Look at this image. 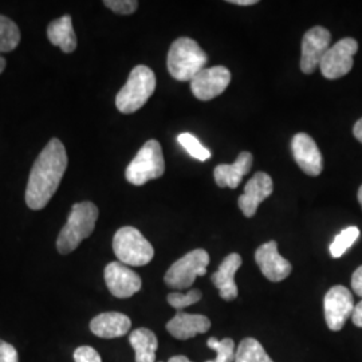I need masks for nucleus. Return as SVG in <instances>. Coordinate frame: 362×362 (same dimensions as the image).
<instances>
[{
  "mask_svg": "<svg viewBox=\"0 0 362 362\" xmlns=\"http://www.w3.org/2000/svg\"><path fill=\"white\" fill-rule=\"evenodd\" d=\"M67 168L65 145L52 139L39 153L27 182L26 203L28 208L39 211L49 204L57 192Z\"/></svg>",
  "mask_w": 362,
  "mask_h": 362,
  "instance_id": "nucleus-1",
  "label": "nucleus"
},
{
  "mask_svg": "<svg viewBox=\"0 0 362 362\" xmlns=\"http://www.w3.org/2000/svg\"><path fill=\"white\" fill-rule=\"evenodd\" d=\"M98 219V208L91 202H81L74 204L67 218L65 227L57 239V250L67 255L73 252L86 238H89Z\"/></svg>",
  "mask_w": 362,
  "mask_h": 362,
  "instance_id": "nucleus-2",
  "label": "nucleus"
},
{
  "mask_svg": "<svg viewBox=\"0 0 362 362\" xmlns=\"http://www.w3.org/2000/svg\"><path fill=\"white\" fill-rule=\"evenodd\" d=\"M207 54L191 38L176 39L168 52L169 74L176 81L191 82L207 65Z\"/></svg>",
  "mask_w": 362,
  "mask_h": 362,
  "instance_id": "nucleus-3",
  "label": "nucleus"
},
{
  "mask_svg": "<svg viewBox=\"0 0 362 362\" xmlns=\"http://www.w3.org/2000/svg\"><path fill=\"white\" fill-rule=\"evenodd\" d=\"M156 89L155 73L148 66H136L116 97L117 109L124 115L140 110L152 97Z\"/></svg>",
  "mask_w": 362,
  "mask_h": 362,
  "instance_id": "nucleus-4",
  "label": "nucleus"
},
{
  "mask_svg": "<svg viewBox=\"0 0 362 362\" xmlns=\"http://www.w3.org/2000/svg\"><path fill=\"white\" fill-rule=\"evenodd\" d=\"M113 250L118 262L125 266L140 267L155 257V248L134 227H122L113 238Z\"/></svg>",
  "mask_w": 362,
  "mask_h": 362,
  "instance_id": "nucleus-5",
  "label": "nucleus"
},
{
  "mask_svg": "<svg viewBox=\"0 0 362 362\" xmlns=\"http://www.w3.org/2000/svg\"><path fill=\"white\" fill-rule=\"evenodd\" d=\"M165 161L161 145L157 140H149L144 144L136 157L130 161L125 176L133 185H144L148 181L155 180L164 175Z\"/></svg>",
  "mask_w": 362,
  "mask_h": 362,
  "instance_id": "nucleus-6",
  "label": "nucleus"
},
{
  "mask_svg": "<svg viewBox=\"0 0 362 362\" xmlns=\"http://www.w3.org/2000/svg\"><path fill=\"white\" fill-rule=\"evenodd\" d=\"M209 255L206 250L197 248L176 260L164 276L165 284L173 290H187L194 285L197 276L207 274Z\"/></svg>",
  "mask_w": 362,
  "mask_h": 362,
  "instance_id": "nucleus-7",
  "label": "nucleus"
},
{
  "mask_svg": "<svg viewBox=\"0 0 362 362\" xmlns=\"http://www.w3.org/2000/svg\"><path fill=\"white\" fill-rule=\"evenodd\" d=\"M358 52V43L353 38H344L332 46L320 64L322 76L327 79H338L349 74L353 67V57Z\"/></svg>",
  "mask_w": 362,
  "mask_h": 362,
  "instance_id": "nucleus-8",
  "label": "nucleus"
},
{
  "mask_svg": "<svg viewBox=\"0 0 362 362\" xmlns=\"http://www.w3.org/2000/svg\"><path fill=\"white\" fill-rule=\"evenodd\" d=\"M353 296L345 286L332 287L324 299L325 318L330 330L339 332L354 310Z\"/></svg>",
  "mask_w": 362,
  "mask_h": 362,
  "instance_id": "nucleus-9",
  "label": "nucleus"
},
{
  "mask_svg": "<svg viewBox=\"0 0 362 362\" xmlns=\"http://www.w3.org/2000/svg\"><path fill=\"white\" fill-rule=\"evenodd\" d=\"M330 42L332 34L325 27H313L303 35L300 70L305 74H313L320 67L325 54L330 49Z\"/></svg>",
  "mask_w": 362,
  "mask_h": 362,
  "instance_id": "nucleus-10",
  "label": "nucleus"
},
{
  "mask_svg": "<svg viewBox=\"0 0 362 362\" xmlns=\"http://www.w3.org/2000/svg\"><path fill=\"white\" fill-rule=\"evenodd\" d=\"M231 82V73L224 66H215L203 69L191 81V89L194 97L200 101H211L228 88Z\"/></svg>",
  "mask_w": 362,
  "mask_h": 362,
  "instance_id": "nucleus-11",
  "label": "nucleus"
},
{
  "mask_svg": "<svg viewBox=\"0 0 362 362\" xmlns=\"http://www.w3.org/2000/svg\"><path fill=\"white\" fill-rule=\"evenodd\" d=\"M105 282L109 291L117 298H130L141 290L143 281L139 274L121 262H112L105 269Z\"/></svg>",
  "mask_w": 362,
  "mask_h": 362,
  "instance_id": "nucleus-12",
  "label": "nucleus"
},
{
  "mask_svg": "<svg viewBox=\"0 0 362 362\" xmlns=\"http://www.w3.org/2000/svg\"><path fill=\"white\" fill-rule=\"evenodd\" d=\"M255 260L262 274L272 282H281L291 274V263L284 258L276 242H267L259 247L255 252Z\"/></svg>",
  "mask_w": 362,
  "mask_h": 362,
  "instance_id": "nucleus-13",
  "label": "nucleus"
},
{
  "mask_svg": "<svg viewBox=\"0 0 362 362\" xmlns=\"http://www.w3.org/2000/svg\"><path fill=\"white\" fill-rule=\"evenodd\" d=\"M298 167L309 176H318L324 169V158L315 141L306 133H298L291 141Z\"/></svg>",
  "mask_w": 362,
  "mask_h": 362,
  "instance_id": "nucleus-14",
  "label": "nucleus"
},
{
  "mask_svg": "<svg viewBox=\"0 0 362 362\" xmlns=\"http://www.w3.org/2000/svg\"><path fill=\"white\" fill-rule=\"evenodd\" d=\"M272 179L264 172H257L246 184L245 194L238 200V204L246 218H252L258 207L272 194Z\"/></svg>",
  "mask_w": 362,
  "mask_h": 362,
  "instance_id": "nucleus-15",
  "label": "nucleus"
},
{
  "mask_svg": "<svg viewBox=\"0 0 362 362\" xmlns=\"http://www.w3.org/2000/svg\"><path fill=\"white\" fill-rule=\"evenodd\" d=\"M211 327V321L202 314H188L179 311L168 324L167 330L170 336L177 339H189L197 334L207 333Z\"/></svg>",
  "mask_w": 362,
  "mask_h": 362,
  "instance_id": "nucleus-16",
  "label": "nucleus"
},
{
  "mask_svg": "<svg viewBox=\"0 0 362 362\" xmlns=\"http://www.w3.org/2000/svg\"><path fill=\"white\" fill-rule=\"evenodd\" d=\"M132 326L129 317L122 313H103L91 320L90 330L94 336L110 339L128 334Z\"/></svg>",
  "mask_w": 362,
  "mask_h": 362,
  "instance_id": "nucleus-17",
  "label": "nucleus"
},
{
  "mask_svg": "<svg viewBox=\"0 0 362 362\" xmlns=\"http://www.w3.org/2000/svg\"><path fill=\"white\" fill-rule=\"evenodd\" d=\"M254 157L250 152H242L233 164H220L214 170L215 182L220 188L235 189L242 182L243 177L251 170Z\"/></svg>",
  "mask_w": 362,
  "mask_h": 362,
  "instance_id": "nucleus-18",
  "label": "nucleus"
},
{
  "mask_svg": "<svg viewBox=\"0 0 362 362\" xmlns=\"http://www.w3.org/2000/svg\"><path fill=\"white\" fill-rule=\"evenodd\" d=\"M242 266V257L236 252L230 254L221 262L219 270L212 275V282L219 290L220 297L224 300H233L238 297V286L235 284V274Z\"/></svg>",
  "mask_w": 362,
  "mask_h": 362,
  "instance_id": "nucleus-19",
  "label": "nucleus"
},
{
  "mask_svg": "<svg viewBox=\"0 0 362 362\" xmlns=\"http://www.w3.org/2000/svg\"><path fill=\"white\" fill-rule=\"evenodd\" d=\"M47 38L54 46H58L66 54L77 49V37L70 15H64L52 21L47 27Z\"/></svg>",
  "mask_w": 362,
  "mask_h": 362,
  "instance_id": "nucleus-20",
  "label": "nucleus"
},
{
  "mask_svg": "<svg viewBox=\"0 0 362 362\" xmlns=\"http://www.w3.org/2000/svg\"><path fill=\"white\" fill-rule=\"evenodd\" d=\"M129 342L136 353V362H155L158 341L155 333L146 327L136 329L130 333Z\"/></svg>",
  "mask_w": 362,
  "mask_h": 362,
  "instance_id": "nucleus-21",
  "label": "nucleus"
},
{
  "mask_svg": "<svg viewBox=\"0 0 362 362\" xmlns=\"http://www.w3.org/2000/svg\"><path fill=\"white\" fill-rule=\"evenodd\" d=\"M233 362H274L255 338H245L236 350Z\"/></svg>",
  "mask_w": 362,
  "mask_h": 362,
  "instance_id": "nucleus-22",
  "label": "nucleus"
},
{
  "mask_svg": "<svg viewBox=\"0 0 362 362\" xmlns=\"http://www.w3.org/2000/svg\"><path fill=\"white\" fill-rule=\"evenodd\" d=\"M21 31L16 23L7 16L0 15V52H10L18 47Z\"/></svg>",
  "mask_w": 362,
  "mask_h": 362,
  "instance_id": "nucleus-23",
  "label": "nucleus"
},
{
  "mask_svg": "<svg viewBox=\"0 0 362 362\" xmlns=\"http://www.w3.org/2000/svg\"><path fill=\"white\" fill-rule=\"evenodd\" d=\"M360 236V230L357 227H348L337 235L330 245V254L333 258H341L350 247L356 243Z\"/></svg>",
  "mask_w": 362,
  "mask_h": 362,
  "instance_id": "nucleus-24",
  "label": "nucleus"
},
{
  "mask_svg": "<svg viewBox=\"0 0 362 362\" xmlns=\"http://www.w3.org/2000/svg\"><path fill=\"white\" fill-rule=\"evenodd\" d=\"M208 348L216 351V358L209 360L206 362H233L235 361V342L231 338H224V339H216V338H209L207 341Z\"/></svg>",
  "mask_w": 362,
  "mask_h": 362,
  "instance_id": "nucleus-25",
  "label": "nucleus"
},
{
  "mask_svg": "<svg viewBox=\"0 0 362 362\" xmlns=\"http://www.w3.org/2000/svg\"><path fill=\"white\" fill-rule=\"evenodd\" d=\"M177 141L194 158L206 161L211 157V152L191 133H181L177 137Z\"/></svg>",
  "mask_w": 362,
  "mask_h": 362,
  "instance_id": "nucleus-26",
  "label": "nucleus"
},
{
  "mask_svg": "<svg viewBox=\"0 0 362 362\" xmlns=\"http://www.w3.org/2000/svg\"><path fill=\"white\" fill-rule=\"evenodd\" d=\"M202 299V291L194 288L189 290L188 293L182 294V293H170L168 296V303L175 308L176 310H184L185 308L197 303Z\"/></svg>",
  "mask_w": 362,
  "mask_h": 362,
  "instance_id": "nucleus-27",
  "label": "nucleus"
},
{
  "mask_svg": "<svg viewBox=\"0 0 362 362\" xmlns=\"http://www.w3.org/2000/svg\"><path fill=\"white\" fill-rule=\"evenodd\" d=\"M104 4L107 8L119 15L133 13L139 7V1L136 0H105Z\"/></svg>",
  "mask_w": 362,
  "mask_h": 362,
  "instance_id": "nucleus-28",
  "label": "nucleus"
},
{
  "mask_svg": "<svg viewBox=\"0 0 362 362\" xmlns=\"http://www.w3.org/2000/svg\"><path fill=\"white\" fill-rule=\"evenodd\" d=\"M73 357L76 362H103L98 351L90 346H79L77 350H74Z\"/></svg>",
  "mask_w": 362,
  "mask_h": 362,
  "instance_id": "nucleus-29",
  "label": "nucleus"
},
{
  "mask_svg": "<svg viewBox=\"0 0 362 362\" xmlns=\"http://www.w3.org/2000/svg\"><path fill=\"white\" fill-rule=\"evenodd\" d=\"M0 362H19L18 351L11 344L0 339Z\"/></svg>",
  "mask_w": 362,
  "mask_h": 362,
  "instance_id": "nucleus-30",
  "label": "nucleus"
},
{
  "mask_svg": "<svg viewBox=\"0 0 362 362\" xmlns=\"http://www.w3.org/2000/svg\"><path fill=\"white\" fill-rule=\"evenodd\" d=\"M351 288L358 297L362 298V266H360L351 276Z\"/></svg>",
  "mask_w": 362,
  "mask_h": 362,
  "instance_id": "nucleus-31",
  "label": "nucleus"
},
{
  "mask_svg": "<svg viewBox=\"0 0 362 362\" xmlns=\"http://www.w3.org/2000/svg\"><path fill=\"white\" fill-rule=\"evenodd\" d=\"M351 321L357 327H362V300L354 306V310L351 314Z\"/></svg>",
  "mask_w": 362,
  "mask_h": 362,
  "instance_id": "nucleus-32",
  "label": "nucleus"
},
{
  "mask_svg": "<svg viewBox=\"0 0 362 362\" xmlns=\"http://www.w3.org/2000/svg\"><path fill=\"white\" fill-rule=\"evenodd\" d=\"M353 134L362 144V118L356 122V125L353 128Z\"/></svg>",
  "mask_w": 362,
  "mask_h": 362,
  "instance_id": "nucleus-33",
  "label": "nucleus"
},
{
  "mask_svg": "<svg viewBox=\"0 0 362 362\" xmlns=\"http://www.w3.org/2000/svg\"><path fill=\"white\" fill-rule=\"evenodd\" d=\"M230 3L236 6H252V4H257L258 0H230Z\"/></svg>",
  "mask_w": 362,
  "mask_h": 362,
  "instance_id": "nucleus-34",
  "label": "nucleus"
},
{
  "mask_svg": "<svg viewBox=\"0 0 362 362\" xmlns=\"http://www.w3.org/2000/svg\"><path fill=\"white\" fill-rule=\"evenodd\" d=\"M168 362H192L189 358H187L185 356H175L172 358H169Z\"/></svg>",
  "mask_w": 362,
  "mask_h": 362,
  "instance_id": "nucleus-35",
  "label": "nucleus"
},
{
  "mask_svg": "<svg viewBox=\"0 0 362 362\" xmlns=\"http://www.w3.org/2000/svg\"><path fill=\"white\" fill-rule=\"evenodd\" d=\"M6 69V59L0 55V74L3 73V70Z\"/></svg>",
  "mask_w": 362,
  "mask_h": 362,
  "instance_id": "nucleus-36",
  "label": "nucleus"
},
{
  "mask_svg": "<svg viewBox=\"0 0 362 362\" xmlns=\"http://www.w3.org/2000/svg\"><path fill=\"white\" fill-rule=\"evenodd\" d=\"M358 202H360L362 207V185L360 187V189H358Z\"/></svg>",
  "mask_w": 362,
  "mask_h": 362,
  "instance_id": "nucleus-37",
  "label": "nucleus"
},
{
  "mask_svg": "<svg viewBox=\"0 0 362 362\" xmlns=\"http://www.w3.org/2000/svg\"><path fill=\"white\" fill-rule=\"evenodd\" d=\"M160 362H161V361H160Z\"/></svg>",
  "mask_w": 362,
  "mask_h": 362,
  "instance_id": "nucleus-38",
  "label": "nucleus"
}]
</instances>
